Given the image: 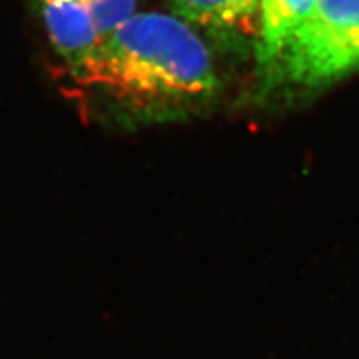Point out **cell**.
I'll list each match as a JSON object with an SVG mask.
<instances>
[{
  "mask_svg": "<svg viewBox=\"0 0 359 359\" xmlns=\"http://www.w3.org/2000/svg\"><path fill=\"white\" fill-rule=\"evenodd\" d=\"M316 0H262V27L257 42V58L264 70L311 12Z\"/></svg>",
  "mask_w": 359,
  "mask_h": 359,
  "instance_id": "cell-5",
  "label": "cell"
},
{
  "mask_svg": "<svg viewBox=\"0 0 359 359\" xmlns=\"http://www.w3.org/2000/svg\"><path fill=\"white\" fill-rule=\"evenodd\" d=\"M175 17L198 32L228 40L259 37L262 0H168Z\"/></svg>",
  "mask_w": 359,
  "mask_h": 359,
  "instance_id": "cell-4",
  "label": "cell"
},
{
  "mask_svg": "<svg viewBox=\"0 0 359 359\" xmlns=\"http://www.w3.org/2000/svg\"><path fill=\"white\" fill-rule=\"evenodd\" d=\"M98 111L128 128L182 118L212 100V52L173 13L137 12L69 69Z\"/></svg>",
  "mask_w": 359,
  "mask_h": 359,
  "instance_id": "cell-1",
  "label": "cell"
},
{
  "mask_svg": "<svg viewBox=\"0 0 359 359\" xmlns=\"http://www.w3.org/2000/svg\"><path fill=\"white\" fill-rule=\"evenodd\" d=\"M269 79L320 88L359 70V0H316L271 65Z\"/></svg>",
  "mask_w": 359,
  "mask_h": 359,
  "instance_id": "cell-2",
  "label": "cell"
},
{
  "mask_svg": "<svg viewBox=\"0 0 359 359\" xmlns=\"http://www.w3.org/2000/svg\"><path fill=\"white\" fill-rule=\"evenodd\" d=\"M138 0H92L93 20L98 39L107 37L116 27L137 13Z\"/></svg>",
  "mask_w": 359,
  "mask_h": 359,
  "instance_id": "cell-6",
  "label": "cell"
},
{
  "mask_svg": "<svg viewBox=\"0 0 359 359\" xmlns=\"http://www.w3.org/2000/svg\"><path fill=\"white\" fill-rule=\"evenodd\" d=\"M50 40L53 50L67 67L79 65L97 47L92 0H29Z\"/></svg>",
  "mask_w": 359,
  "mask_h": 359,
  "instance_id": "cell-3",
  "label": "cell"
}]
</instances>
